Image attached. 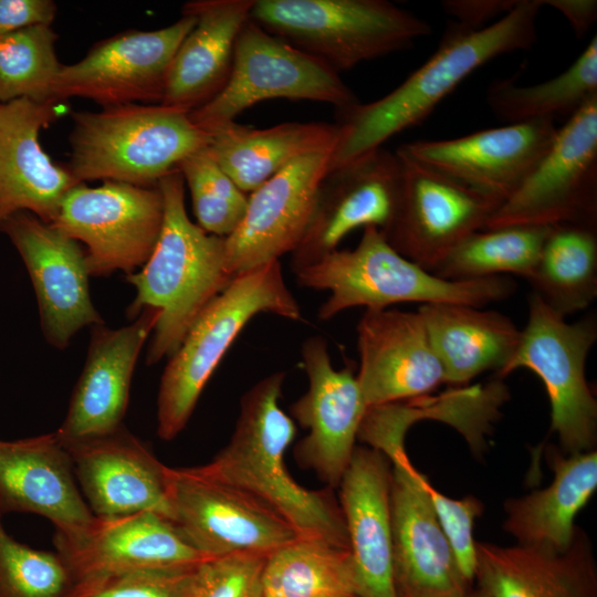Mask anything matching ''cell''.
<instances>
[{
	"instance_id": "1",
	"label": "cell",
	"mask_w": 597,
	"mask_h": 597,
	"mask_svg": "<svg viewBox=\"0 0 597 597\" xmlns=\"http://www.w3.org/2000/svg\"><path fill=\"white\" fill-rule=\"evenodd\" d=\"M543 6L541 0H520L507 14L482 28L452 23L434 53L394 91L338 112L341 134L331 153L328 171L380 148L394 135L421 123L489 61L531 49L536 42V19Z\"/></svg>"
},
{
	"instance_id": "2",
	"label": "cell",
	"mask_w": 597,
	"mask_h": 597,
	"mask_svg": "<svg viewBox=\"0 0 597 597\" xmlns=\"http://www.w3.org/2000/svg\"><path fill=\"white\" fill-rule=\"evenodd\" d=\"M284 379V371H275L242 396L228 444L197 469L266 504L298 536L321 538L349 549L343 513L329 490L302 486L286 468L284 457L296 427L280 406Z\"/></svg>"
},
{
	"instance_id": "3",
	"label": "cell",
	"mask_w": 597,
	"mask_h": 597,
	"mask_svg": "<svg viewBox=\"0 0 597 597\" xmlns=\"http://www.w3.org/2000/svg\"><path fill=\"white\" fill-rule=\"evenodd\" d=\"M157 186L164 221L157 243L139 271L126 275L136 291L127 308L135 318L144 308L158 311L146 363L170 357L199 315L234 279L227 269L226 242L193 223L185 206V181L176 168Z\"/></svg>"
},
{
	"instance_id": "4",
	"label": "cell",
	"mask_w": 597,
	"mask_h": 597,
	"mask_svg": "<svg viewBox=\"0 0 597 597\" xmlns=\"http://www.w3.org/2000/svg\"><path fill=\"white\" fill-rule=\"evenodd\" d=\"M300 285L327 291L317 316L327 321L343 311L416 302L483 307L510 297L516 284L509 276L451 281L439 277L398 253L376 227H366L353 250H334L294 272Z\"/></svg>"
},
{
	"instance_id": "5",
	"label": "cell",
	"mask_w": 597,
	"mask_h": 597,
	"mask_svg": "<svg viewBox=\"0 0 597 597\" xmlns=\"http://www.w3.org/2000/svg\"><path fill=\"white\" fill-rule=\"evenodd\" d=\"M261 313L291 321L302 318L280 260L235 276L203 310L169 357L157 397V433L163 440H172L182 431L224 354Z\"/></svg>"
},
{
	"instance_id": "6",
	"label": "cell",
	"mask_w": 597,
	"mask_h": 597,
	"mask_svg": "<svg viewBox=\"0 0 597 597\" xmlns=\"http://www.w3.org/2000/svg\"><path fill=\"white\" fill-rule=\"evenodd\" d=\"M72 121L66 167L83 184L156 186L187 156L210 143V134L196 126L188 113L160 104L75 112Z\"/></svg>"
},
{
	"instance_id": "7",
	"label": "cell",
	"mask_w": 597,
	"mask_h": 597,
	"mask_svg": "<svg viewBox=\"0 0 597 597\" xmlns=\"http://www.w3.org/2000/svg\"><path fill=\"white\" fill-rule=\"evenodd\" d=\"M408 428L391 416L369 417L358 439L390 462L394 583L398 597H465L463 578L434 512L427 476L405 451Z\"/></svg>"
},
{
	"instance_id": "8",
	"label": "cell",
	"mask_w": 597,
	"mask_h": 597,
	"mask_svg": "<svg viewBox=\"0 0 597 597\" xmlns=\"http://www.w3.org/2000/svg\"><path fill=\"white\" fill-rule=\"evenodd\" d=\"M250 19L337 73L431 33L425 20L386 0H254Z\"/></svg>"
},
{
	"instance_id": "9",
	"label": "cell",
	"mask_w": 597,
	"mask_h": 597,
	"mask_svg": "<svg viewBox=\"0 0 597 597\" xmlns=\"http://www.w3.org/2000/svg\"><path fill=\"white\" fill-rule=\"evenodd\" d=\"M565 318L532 293L517 347L496 378L519 368L535 373L549 399L551 432L563 452L576 453L595 450L597 442V400L585 373L597 324L591 316L575 323Z\"/></svg>"
},
{
	"instance_id": "10",
	"label": "cell",
	"mask_w": 597,
	"mask_h": 597,
	"mask_svg": "<svg viewBox=\"0 0 597 597\" xmlns=\"http://www.w3.org/2000/svg\"><path fill=\"white\" fill-rule=\"evenodd\" d=\"M270 98L328 103L337 112L358 103L336 71L249 19L238 35L224 88L188 115L196 126L210 134Z\"/></svg>"
},
{
	"instance_id": "11",
	"label": "cell",
	"mask_w": 597,
	"mask_h": 597,
	"mask_svg": "<svg viewBox=\"0 0 597 597\" xmlns=\"http://www.w3.org/2000/svg\"><path fill=\"white\" fill-rule=\"evenodd\" d=\"M559 223L597 226V95L557 129L547 151L484 229Z\"/></svg>"
},
{
	"instance_id": "12",
	"label": "cell",
	"mask_w": 597,
	"mask_h": 597,
	"mask_svg": "<svg viewBox=\"0 0 597 597\" xmlns=\"http://www.w3.org/2000/svg\"><path fill=\"white\" fill-rule=\"evenodd\" d=\"M163 221L164 200L157 185L104 181L98 187L83 182L73 187L51 224L85 245L91 276H107L142 268Z\"/></svg>"
},
{
	"instance_id": "13",
	"label": "cell",
	"mask_w": 597,
	"mask_h": 597,
	"mask_svg": "<svg viewBox=\"0 0 597 597\" xmlns=\"http://www.w3.org/2000/svg\"><path fill=\"white\" fill-rule=\"evenodd\" d=\"M170 520L203 558L269 554L298 534L254 496L202 474L170 468Z\"/></svg>"
},
{
	"instance_id": "14",
	"label": "cell",
	"mask_w": 597,
	"mask_h": 597,
	"mask_svg": "<svg viewBox=\"0 0 597 597\" xmlns=\"http://www.w3.org/2000/svg\"><path fill=\"white\" fill-rule=\"evenodd\" d=\"M196 23L182 12L158 30H126L95 43L76 63L62 65L53 100L87 98L104 107L160 104L171 60Z\"/></svg>"
},
{
	"instance_id": "15",
	"label": "cell",
	"mask_w": 597,
	"mask_h": 597,
	"mask_svg": "<svg viewBox=\"0 0 597 597\" xmlns=\"http://www.w3.org/2000/svg\"><path fill=\"white\" fill-rule=\"evenodd\" d=\"M397 157L399 199L381 233L398 253L432 272L458 243L485 228L502 201Z\"/></svg>"
},
{
	"instance_id": "16",
	"label": "cell",
	"mask_w": 597,
	"mask_h": 597,
	"mask_svg": "<svg viewBox=\"0 0 597 597\" xmlns=\"http://www.w3.org/2000/svg\"><path fill=\"white\" fill-rule=\"evenodd\" d=\"M301 354L308 388L290 413L307 434L295 446L294 457L329 488H338L368 408L353 368L333 366L322 336L307 338Z\"/></svg>"
},
{
	"instance_id": "17",
	"label": "cell",
	"mask_w": 597,
	"mask_h": 597,
	"mask_svg": "<svg viewBox=\"0 0 597 597\" xmlns=\"http://www.w3.org/2000/svg\"><path fill=\"white\" fill-rule=\"evenodd\" d=\"M0 231L27 268L50 345L64 349L80 329L104 323L91 298L86 253L77 241L25 211L7 219Z\"/></svg>"
},
{
	"instance_id": "18",
	"label": "cell",
	"mask_w": 597,
	"mask_h": 597,
	"mask_svg": "<svg viewBox=\"0 0 597 597\" xmlns=\"http://www.w3.org/2000/svg\"><path fill=\"white\" fill-rule=\"evenodd\" d=\"M557 129L553 119H535L406 143L396 154L503 203L547 151Z\"/></svg>"
},
{
	"instance_id": "19",
	"label": "cell",
	"mask_w": 597,
	"mask_h": 597,
	"mask_svg": "<svg viewBox=\"0 0 597 597\" xmlns=\"http://www.w3.org/2000/svg\"><path fill=\"white\" fill-rule=\"evenodd\" d=\"M399 191V158L381 147L328 171L304 235L291 253L292 271L333 252L357 228L386 230Z\"/></svg>"
},
{
	"instance_id": "20",
	"label": "cell",
	"mask_w": 597,
	"mask_h": 597,
	"mask_svg": "<svg viewBox=\"0 0 597 597\" xmlns=\"http://www.w3.org/2000/svg\"><path fill=\"white\" fill-rule=\"evenodd\" d=\"M331 153L302 156L251 192L241 223L224 239L231 275L294 251L313 214Z\"/></svg>"
},
{
	"instance_id": "21",
	"label": "cell",
	"mask_w": 597,
	"mask_h": 597,
	"mask_svg": "<svg viewBox=\"0 0 597 597\" xmlns=\"http://www.w3.org/2000/svg\"><path fill=\"white\" fill-rule=\"evenodd\" d=\"M62 443L95 516L155 512L170 520V468L124 426L107 434Z\"/></svg>"
},
{
	"instance_id": "22",
	"label": "cell",
	"mask_w": 597,
	"mask_h": 597,
	"mask_svg": "<svg viewBox=\"0 0 597 597\" xmlns=\"http://www.w3.org/2000/svg\"><path fill=\"white\" fill-rule=\"evenodd\" d=\"M356 375L367 408L420 398L444 383L420 314L367 308L357 325Z\"/></svg>"
},
{
	"instance_id": "23",
	"label": "cell",
	"mask_w": 597,
	"mask_h": 597,
	"mask_svg": "<svg viewBox=\"0 0 597 597\" xmlns=\"http://www.w3.org/2000/svg\"><path fill=\"white\" fill-rule=\"evenodd\" d=\"M61 114L57 102L0 104V228L22 211L51 224L66 193L81 184L65 165L52 161L39 140Z\"/></svg>"
},
{
	"instance_id": "24",
	"label": "cell",
	"mask_w": 597,
	"mask_h": 597,
	"mask_svg": "<svg viewBox=\"0 0 597 597\" xmlns=\"http://www.w3.org/2000/svg\"><path fill=\"white\" fill-rule=\"evenodd\" d=\"M158 316V311L144 308L121 328L92 326L84 367L55 431L62 442L107 434L123 426L133 373Z\"/></svg>"
},
{
	"instance_id": "25",
	"label": "cell",
	"mask_w": 597,
	"mask_h": 597,
	"mask_svg": "<svg viewBox=\"0 0 597 597\" xmlns=\"http://www.w3.org/2000/svg\"><path fill=\"white\" fill-rule=\"evenodd\" d=\"M53 542L74 585L105 575L188 566L203 559L171 520L155 512L96 516L85 531L73 535L54 534Z\"/></svg>"
},
{
	"instance_id": "26",
	"label": "cell",
	"mask_w": 597,
	"mask_h": 597,
	"mask_svg": "<svg viewBox=\"0 0 597 597\" xmlns=\"http://www.w3.org/2000/svg\"><path fill=\"white\" fill-rule=\"evenodd\" d=\"M389 459L357 447L342 476L339 507L357 597H398L394 583Z\"/></svg>"
},
{
	"instance_id": "27",
	"label": "cell",
	"mask_w": 597,
	"mask_h": 597,
	"mask_svg": "<svg viewBox=\"0 0 597 597\" xmlns=\"http://www.w3.org/2000/svg\"><path fill=\"white\" fill-rule=\"evenodd\" d=\"M72 459L55 432L0 440V513L46 517L55 534L85 531L96 516L75 481Z\"/></svg>"
},
{
	"instance_id": "28",
	"label": "cell",
	"mask_w": 597,
	"mask_h": 597,
	"mask_svg": "<svg viewBox=\"0 0 597 597\" xmlns=\"http://www.w3.org/2000/svg\"><path fill=\"white\" fill-rule=\"evenodd\" d=\"M254 0H192L182 11L196 23L179 44L168 70L160 105L191 113L224 88L238 35Z\"/></svg>"
},
{
	"instance_id": "29",
	"label": "cell",
	"mask_w": 597,
	"mask_h": 597,
	"mask_svg": "<svg viewBox=\"0 0 597 597\" xmlns=\"http://www.w3.org/2000/svg\"><path fill=\"white\" fill-rule=\"evenodd\" d=\"M474 580L491 597H597L593 546L579 527L565 552L476 543Z\"/></svg>"
},
{
	"instance_id": "30",
	"label": "cell",
	"mask_w": 597,
	"mask_h": 597,
	"mask_svg": "<svg viewBox=\"0 0 597 597\" xmlns=\"http://www.w3.org/2000/svg\"><path fill=\"white\" fill-rule=\"evenodd\" d=\"M553 482L504 503L503 528L516 544L565 552L578 527L575 519L597 490V451L565 453L546 449Z\"/></svg>"
},
{
	"instance_id": "31",
	"label": "cell",
	"mask_w": 597,
	"mask_h": 597,
	"mask_svg": "<svg viewBox=\"0 0 597 597\" xmlns=\"http://www.w3.org/2000/svg\"><path fill=\"white\" fill-rule=\"evenodd\" d=\"M443 371L444 383L462 385L507 364L521 331L504 314L467 304L431 303L418 308Z\"/></svg>"
},
{
	"instance_id": "32",
	"label": "cell",
	"mask_w": 597,
	"mask_h": 597,
	"mask_svg": "<svg viewBox=\"0 0 597 597\" xmlns=\"http://www.w3.org/2000/svg\"><path fill=\"white\" fill-rule=\"evenodd\" d=\"M337 124L290 122L255 128L230 122L210 133L208 148L223 171L245 193L253 192L297 158L332 151Z\"/></svg>"
},
{
	"instance_id": "33",
	"label": "cell",
	"mask_w": 597,
	"mask_h": 597,
	"mask_svg": "<svg viewBox=\"0 0 597 597\" xmlns=\"http://www.w3.org/2000/svg\"><path fill=\"white\" fill-rule=\"evenodd\" d=\"M527 281L564 317L590 305L597 296V226H552Z\"/></svg>"
},
{
	"instance_id": "34",
	"label": "cell",
	"mask_w": 597,
	"mask_h": 597,
	"mask_svg": "<svg viewBox=\"0 0 597 597\" xmlns=\"http://www.w3.org/2000/svg\"><path fill=\"white\" fill-rule=\"evenodd\" d=\"M264 597H357L349 551L316 537L297 536L269 554Z\"/></svg>"
},
{
	"instance_id": "35",
	"label": "cell",
	"mask_w": 597,
	"mask_h": 597,
	"mask_svg": "<svg viewBox=\"0 0 597 597\" xmlns=\"http://www.w3.org/2000/svg\"><path fill=\"white\" fill-rule=\"evenodd\" d=\"M552 226L512 224L475 231L458 243L432 270L458 281L533 274Z\"/></svg>"
},
{
	"instance_id": "36",
	"label": "cell",
	"mask_w": 597,
	"mask_h": 597,
	"mask_svg": "<svg viewBox=\"0 0 597 597\" xmlns=\"http://www.w3.org/2000/svg\"><path fill=\"white\" fill-rule=\"evenodd\" d=\"M594 95H597L596 35L563 73L528 86L498 81L488 88L486 102L498 117L514 124L554 119L557 115L569 117Z\"/></svg>"
},
{
	"instance_id": "37",
	"label": "cell",
	"mask_w": 597,
	"mask_h": 597,
	"mask_svg": "<svg viewBox=\"0 0 597 597\" xmlns=\"http://www.w3.org/2000/svg\"><path fill=\"white\" fill-rule=\"evenodd\" d=\"M56 40L48 24L0 36V104L21 98L55 102L53 86L63 65L56 56Z\"/></svg>"
},
{
	"instance_id": "38",
	"label": "cell",
	"mask_w": 597,
	"mask_h": 597,
	"mask_svg": "<svg viewBox=\"0 0 597 597\" xmlns=\"http://www.w3.org/2000/svg\"><path fill=\"white\" fill-rule=\"evenodd\" d=\"M187 184L197 224L227 238L241 223L248 199L213 158L208 146L187 156L177 167Z\"/></svg>"
},
{
	"instance_id": "39",
	"label": "cell",
	"mask_w": 597,
	"mask_h": 597,
	"mask_svg": "<svg viewBox=\"0 0 597 597\" xmlns=\"http://www.w3.org/2000/svg\"><path fill=\"white\" fill-rule=\"evenodd\" d=\"M1 517L0 597H69L74 579L61 555L15 541Z\"/></svg>"
},
{
	"instance_id": "40",
	"label": "cell",
	"mask_w": 597,
	"mask_h": 597,
	"mask_svg": "<svg viewBox=\"0 0 597 597\" xmlns=\"http://www.w3.org/2000/svg\"><path fill=\"white\" fill-rule=\"evenodd\" d=\"M196 564L90 578L76 583L69 597H186Z\"/></svg>"
},
{
	"instance_id": "41",
	"label": "cell",
	"mask_w": 597,
	"mask_h": 597,
	"mask_svg": "<svg viewBox=\"0 0 597 597\" xmlns=\"http://www.w3.org/2000/svg\"><path fill=\"white\" fill-rule=\"evenodd\" d=\"M264 559L249 554L203 558L192 569L186 597H264Z\"/></svg>"
},
{
	"instance_id": "42",
	"label": "cell",
	"mask_w": 597,
	"mask_h": 597,
	"mask_svg": "<svg viewBox=\"0 0 597 597\" xmlns=\"http://www.w3.org/2000/svg\"><path fill=\"white\" fill-rule=\"evenodd\" d=\"M431 502L441 530L454 555L458 567L472 586L476 569V542L473 524L483 512V503L473 495L452 499L429 485Z\"/></svg>"
},
{
	"instance_id": "43",
	"label": "cell",
	"mask_w": 597,
	"mask_h": 597,
	"mask_svg": "<svg viewBox=\"0 0 597 597\" xmlns=\"http://www.w3.org/2000/svg\"><path fill=\"white\" fill-rule=\"evenodd\" d=\"M56 4L51 0H0V36L38 25H51Z\"/></svg>"
},
{
	"instance_id": "44",
	"label": "cell",
	"mask_w": 597,
	"mask_h": 597,
	"mask_svg": "<svg viewBox=\"0 0 597 597\" xmlns=\"http://www.w3.org/2000/svg\"><path fill=\"white\" fill-rule=\"evenodd\" d=\"M520 1V0H519ZM516 0H446L443 10L458 23L470 28H482L495 17H503L519 3Z\"/></svg>"
},
{
	"instance_id": "45",
	"label": "cell",
	"mask_w": 597,
	"mask_h": 597,
	"mask_svg": "<svg viewBox=\"0 0 597 597\" xmlns=\"http://www.w3.org/2000/svg\"><path fill=\"white\" fill-rule=\"evenodd\" d=\"M544 4L559 11L578 38L589 30L597 18L595 0H547Z\"/></svg>"
},
{
	"instance_id": "46",
	"label": "cell",
	"mask_w": 597,
	"mask_h": 597,
	"mask_svg": "<svg viewBox=\"0 0 597 597\" xmlns=\"http://www.w3.org/2000/svg\"><path fill=\"white\" fill-rule=\"evenodd\" d=\"M465 597H491V596L489 595L488 591H485L483 588L478 586L476 588H471L465 595Z\"/></svg>"
}]
</instances>
